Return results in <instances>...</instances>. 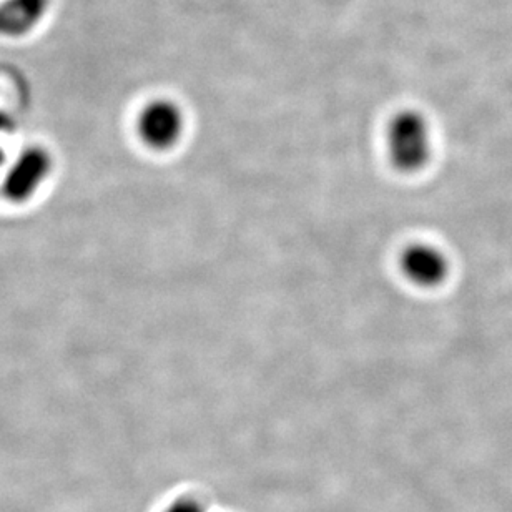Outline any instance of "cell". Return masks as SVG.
<instances>
[{
  "label": "cell",
  "mask_w": 512,
  "mask_h": 512,
  "mask_svg": "<svg viewBox=\"0 0 512 512\" xmlns=\"http://www.w3.org/2000/svg\"><path fill=\"white\" fill-rule=\"evenodd\" d=\"M185 128V112L170 99L150 100L138 114V137L148 148L157 152H167L177 147Z\"/></svg>",
  "instance_id": "7a4b0ae2"
},
{
  "label": "cell",
  "mask_w": 512,
  "mask_h": 512,
  "mask_svg": "<svg viewBox=\"0 0 512 512\" xmlns=\"http://www.w3.org/2000/svg\"><path fill=\"white\" fill-rule=\"evenodd\" d=\"M14 127V122L10 119L9 115L5 114L4 110H0V137L7 135V133ZM5 162V153L0 147V165Z\"/></svg>",
  "instance_id": "52a82bcc"
},
{
  "label": "cell",
  "mask_w": 512,
  "mask_h": 512,
  "mask_svg": "<svg viewBox=\"0 0 512 512\" xmlns=\"http://www.w3.org/2000/svg\"><path fill=\"white\" fill-rule=\"evenodd\" d=\"M399 268L413 285L436 288L449 275V261L439 248L429 243H414L399 256Z\"/></svg>",
  "instance_id": "277c9868"
},
{
  "label": "cell",
  "mask_w": 512,
  "mask_h": 512,
  "mask_svg": "<svg viewBox=\"0 0 512 512\" xmlns=\"http://www.w3.org/2000/svg\"><path fill=\"white\" fill-rule=\"evenodd\" d=\"M52 158L45 148H25L5 173L2 195L14 203H22L34 197L40 185L49 177Z\"/></svg>",
  "instance_id": "3957f363"
},
{
  "label": "cell",
  "mask_w": 512,
  "mask_h": 512,
  "mask_svg": "<svg viewBox=\"0 0 512 512\" xmlns=\"http://www.w3.org/2000/svg\"><path fill=\"white\" fill-rule=\"evenodd\" d=\"M389 162L399 172L416 173L431 160L433 138L428 120L413 109L394 115L386 130Z\"/></svg>",
  "instance_id": "6da1fadb"
},
{
  "label": "cell",
  "mask_w": 512,
  "mask_h": 512,
  "mask_svg": "<svg viewBox=\"0 0 512 512\" xmlns=\"http://www.w3.org/2000/svg\"><path fill=\"white\" fill-rule=\"evenodd\" d=\"M165 512H205V509L193 499H182V501L172 504Z\"/></svg>",
  "instance_id": "8992f818"
},
{
  "label": "cell",
  "mask_w": 512,
  "mask_h": 512,
  "mask_svg": "<svg viewBox=\"0 0 512 512\" xmlns=\"http://www.w3.org/2000/svg\"><path fill=\"white\" fill-rule=\"evenodd\" d=\"M52 0H2L0 37L20 39L29 35L49 14Z\"/></svg>",
  "instance_id": "5b68a950"
}]
</instances>
